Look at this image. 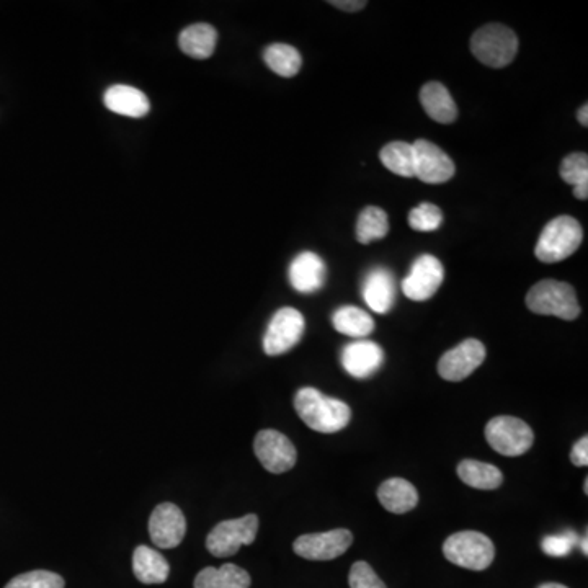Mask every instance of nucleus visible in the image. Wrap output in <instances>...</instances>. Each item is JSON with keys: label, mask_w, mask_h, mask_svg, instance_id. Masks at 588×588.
<instances>
[{"label": "nucleus", "mask_w": 588, "mask_h": 588, "mask_svg": "<svg viewBox=\"0 0 588 588\" xmlns=\"http://www.w3.org/2000/svg\"><path fill=\"white\" fill-rule=\"evenodd\" d=\"M577 543H579V538L574 531H566L562 535L546 536L541 541V549L544 554L551 557H566L572 553V549Z\"/></svg>", "instance_id": "nucleus-32"}, {"label": "nucleus", "mask_w": 588, "mask_h": 588, "mask_svg": "<svg viewBox=\"0 0 588 588\" xmlns=\"http://www.w3.org/2000/svg\"><path fill=\"white\" fill-rule=\"evenodd\" d=\"M250 575L236 566L224 564L219 567H206L196 575L195 588H249Z\"/></svg>", "instance_id": "nucleus-24"}, {"label": "nucleus", "mask_w": 588, "mask_h": 588, "mask_svg": "<svg viewBox=\"0 0 588 588\" xmlns=\"http://www.w3.org/2000/svg\"><path fill=\"white\" fill-rule=\"evenodd\" d=\"M577 118H579V121H580V123H582V126H588V105H587V103H585L584 107L580 108L579 115H577Z\"/></svg>", "instance_id": "nucleus-36"}, {"label": "nucleus", "mask_w": 588, "mask_h": 588, "mask_svg": "<svg viewBox=\"0 0 588 588\" xmlns=\"http://www.w3.org/2000/svg\"><path fill=\"white\" fill-rule=\"evenodd\" d=\"M587 538L588 535L585 533L584 538L579 539L580 549H582V553H584L585 556L588 554Z\"/></svg>", "instance_id": "nucleus-37"}, {"label": "nucleus", "mask_w": 588, "mask_h": 588, "mask_svg": "<svg viewBox=\"0 0 588 588\" xmlns=\"http://www.w3.org/2000/svg\"><path fill=\"white\" fill-rule=\"evenodd\" d=\"M471 51L486 66L494 69L508 66L518 53L517 33L500 23H490L474 33Z\"/></svg>", "instance_id": "nucleus-4"}, {"label": "nucleus", "mask_w": 588, "mask_h": 588, "mask_svg": "<svg viewBox=\"0 0 588 588\" xmlns=\"http://www.w3.org/2000/svg\"><path fill=\"white\" fill-rule=\"evenodd\" d=\"M538 588H567V587H564V585H561V584H543V585H539Z\"/></svg>", "instance_id": "nucleus-38"}, {"label": "nucleus", "mask_w": 588, "mask_h": 588, "mask_svg": "<svg viewBox=\"0 0 588 588\" xmlns=\"http://www.w3.org/2000/svg\"><path fill=\"white\" fill-rule=\"evenodd\" d=\"M365 303L378 314L391 311L396 301V283L391 273L384 268H376L368 273L363 285Z\"/></svg>", "instance_id": "nucleus-17"}, {"label": "nucleus", "mask_w": 588, "mask_h": 588, "mask_svg": "<svg viewBox=\"0 0 588 588\" xmlns=\"http://www.w3.org/2000/svg\"><path fill=\"white\" fill-rule=\"evenodd\" d=\"M133 571L141 584H164L169 579L170 566L156 549L139 546L133 554Z\"/></svg>", "instance_id": "nucleus-21"}, {"label": "nucleus", "mask_w": 588, "mask_h": 588, "mask_svg": "<svg viewBox=\"0 0 588 588\" xmlns=\"http://www.w3.org/2000/svg\"><path fill=\"white\" fill-rule=\"evenodd\" d=\"M379 159L386 169L391 170L392 174L404 177V179L414 177L415 157L412 144L402 143V141L389 143L379 152Z\"/></svg>", "instance_id": "nucleus-27"}, {"label": "nucleus", "mask_w": 588, "mask_h": 588, "mask_svg": "<svg viewBox=\"0 0 588 588\" xmlns=\"http://www.w3.org/2000/svg\"><path fill=\"white\" fill-rule=\"evenodd\" d=\"M259 531V517L250 513L236 520L218 523L206 538V548L214 557H231L242 548L254 543Z\"/></svg>", "instance_id": "nucleus-6"}, {"label": "nucleus", "mask_w": 588, "mask_h": 588, "mask_svg": "<svg viewBox=\"0 0 588 588\" xmlns=\"http://www.w3.org/2000/svg\"><path fill=\"white\" fill-rule=\"evenodd\" d=\"M526 306L541 316H556L564 321H574L580 314L579 301L569 283L541 280L526 294Z\"/></svg>", "instance_id": "nucleus-2"}, {"label": "nucleus", "mask_w": 588, "mask_h": 588, "mask_svg": "<svg viewBox=\"0 0 588 588\" xmlns=\"http://www.w3.org/2000/svg\"><path fill=\"white\" fill-rule=\"evenodd\" d=\"M255 456L268 473L283 474L294 468L298 453L290 438L277 430H262L255 437Z\"/></svg>", "instance_id": "nucleus-10"}, {"label": "nucleus", "mask_w": 588, "mask_h": 588, "mask_svg": "<svg viewBox=\"0 0 588 588\" xmlns=\"http://www.w3.org/2000/svg\"><path fill=\"white\" fill-rule=\"evenodd\" d=\"M5 588H64V579L54 572L32 571L17 575Z\"/></svg>", "instance_id": "nucleus-31"}, {"label": "nucleus", "mask_w": 588, "mask_h": 588, "mask_svg": "<svg viewBox=\"0 0 588 588\" xmlns=\"http://www.w3.org/2000/svg\"><path fill=\"white\" fill-rule=\"evenodd\" d=\"M326 275V263L314 252L299 254L290 265V283L298 293L312 294L322 290Z\"/></svg>", "instance_id": "nucleus-16"}, {"label": "nucleus", "mask_w": 588, "mask_h": 588, "mask_svg": "<svg viewBox=\"0 0 588 588\" xmlns=\"http://www.w3.org/2000/svg\"><path fill=\"white\" fill-rule=\"evenodd\" d=\"M378 499L388 512L396 515L410 512L419 504L417 489L402 477H392L383 482L378 489Z\"/></svg>", "instance_id": "nucleus-20"}, {"label": "nucleus", "mask_w": 588, "mask_h": 588, "mask_svg": "<svg viewBox=\"0 0 588 588\" xmlns=\"http://www.w3.org/2000/svg\"><path fill=\"white\" fill-rule=\"evenodd\" d=\"M216 43H218V32L208 23H196L180 33V49L195 59L210 58L216 49Z\"/></svg>", "instance_id": "nucleus-23"}, {"label": "nucleus", "mask_w": 588, "mask_h": 588, "mask_svg": "<svg viewBox=\"0 0 588 588\" xmlns=\"http://www.w3.org/2000/svg\"><path fill=\"white\" fill-rule=\"evenodd\" d=\"M584 490H585V494H588V477H587V479H585V482H584Z\"/></svg>", "instance_id": "nucleus-39"}, {"label": "nucleus", "mask_w": 588, "mask_h": 588, "mask_svg": "<svg viewBox=\"0 0 588 588\" xmlns=\"http://www.w3.org/2000/svg\"><path fill=\"white\" fill-rule=\"evenodd\" d=\"M187 533V520L174 504L157 505L149 520V535L157 548H177Z\"/></svg>", "instance_id": "nucleus-14"}, {"label": "nucleus", "mask_w": 588, "mask_h": 588, "mask_svg": "<svg viewBox=\"0 0 588 588\" xmlns=\"http://www.w3.org/2000/svg\"><path fill=\"white\" fill-rule=\"evenodd\" d=\"M353 536L348 530H330L326 533H312L299 536L294 541V553L308 561H334L347 553L352 546Z\"/></svg>", "instance_id": "nucleus-9"}, {"label": "nucleus", "mask_w": 588, "mask_h": 588, "mask_svg": "<svg viewBox=\"0 0 588 588\" xmlns=\"http://www.w3.org/2000/svg\"><path fill=\"white\" fill-rule=\"evenodd\" d=\"M443 554L455 566L469 571H486L494 562V543L479 531H459L443 544Z\"/></svg>", "instance_id": "nucleus-5"}, {"label": "nucleus", "mask_w": 588, "mask_h": 588, "mask_svg": "<svg viewBox=\"0 0 588 588\" xmlns=\"http://www.w3.org/2000/svg\"><path fill=\"white\" fill-rule=\"evenodd\" d=\"M294 409L304 424L319 433L340 432L352 419V409L345 402L316 388L299 389L294 396Z\"/></svg>", "instance_id": "nucleus-1"}, {"label": "nucleus", "mask_w": 588, "mask_h": 588, "mask_svg": "<svg viewBox=\"0 0 588 588\" xmlns=\"http://www.w3.org/2000/svg\"><path fill=\"white\" fill-rule=\"evenodd\" d=\"M414 147V177L425 183H445L455 175V162L437 144L419 139Z\"/></svg>", "instance_id": "nucleus-12"}, {"label": "nucleus", "mask_w": 588, "mask_h": 588, "mask_svg": "<svg viewBox=\"0 0 588 588\" xmlns=\"http://www.w3.org/2000/svg\"><path fill=\"white\" fill-rule=\"evenodd\" d=\"M350 588H388L383 580L379 579L378 574L373 571V567L365 561H358L350 569Z\"/></svg>", "instance_id": "nucleus-33"}, {"label": "nucleus", "mask_w": 588, "mask_h": 588, "mask_svg": "<svg viewBox=\"0 0 588 588\" xmlns=\"http://www.w3.org/2000/svg\"><path fill=\"white\" fill-rule=\"evenodd\" d=\"M584 241V231L572 216H559L543 229L536 244V259L557 263L569 259Z\"/></svg>", "instance_id": "nucleus-3"}, {"label": "nucleus", "mask_w": 588, "mask_h": 588, "mask_svg": "<svg viewBox=\"0 0 588 588\" xmlns=\"http://www.w3.org/2000/svg\"><path fill=\"white\" fill-rule=\"evenodd\" d=\"M445 278L440 260L433 255H420L410 270L409 277L402 281V293L412 301H427L437 293Z\"/></svg>", "instance_id": "nucleus-13"}, {"label": "nucleus", "mask_w": 588, "mask_h": 588, "mask_svg": "<svg viewBox=\"0 0 588 588\" xmlns=\"http://www.w3.org/2000/svg\"><path fill=\"white\" fill-rule=\"evenodd\" d=\"M441 223H443V213L437 205H432V203H420L409 213V226L414 231H437Z\"/></svg>", "instance_id": "nucleus-30"}, {"label": "nucleus", "mask_w": 588, "mask_h": 588, "mask_svg": "<svg viewBox=\"0 0 588 588\" xmlns=\"http://www.w3.org/2000/svg\"><path fill=\"white\" fill-rule=\"evenodd\" d=\"M420 103L427 115L441 125H451L458 118L455 100L440 82H428L422 87Z\"/></svg>", "instance_id": "nucleus-18"}, {"label": "nucleus", "mask_w": 588, "mask_h": 588, "mask_svg": "<svg viewBox=\"0 0 588 588\" xmlns=\"http://www.w3.org/2000/svg\"><path fill=\"white\" fill-rule=\"evenodd\" d=\"M458 476L466 486L479 490L499 489L504 474L494 464L481 463L476 459H464L458 464Z\"/></svg>", "instance_id": "nucleus-22"}, {"label": "nucleus", "mask_w": 588, "mask_h": 588, "mask_svg": "<svg viewBox=\"0 0 588 588\" xmlns=\"http://www.w3.org/2000/svg\"><path fill=\"white\" fill-rule=\"evenodd\" d=\"M389 221L386 211L378 206H368L361 211L357 223V239L361 244H371L388 236Z\"/></svg>", "instance_id": "nucleus-28"}, {"label": "nucleus", "mask_w": 588, "mask_h": 588, "mask_svg": "<svg viewBox=\"0 0 588 588\" xmlns=\"http://www.w3.org/2000/svg\"><path fill=\"white\" fill-rule=\"evenodd\" d=\"M306 321L298 309L281 308L275 312L263 337V350L270 357L290 352L303 339Z\"/></svg>", "instance_id": "nucleus-8"}, {"label": "nucleus", "mask_w": 588, "mask_h": 588, "mask_svg": "<svg viewBox=\"0 0 588 588\" xmlns=\"http://www.w3.org/2000/svg\"><path fill=\"white\" fill-rule=\"evenodd\" d=\"M561 177L564 182L574 185L575 198H588V156L585 152H574L562 161Z\"/></svg>", "instance_id": "nucleus-29"}, {"label": "nucleus", "mask_w": 588, "mask_h": 588, "mask_svg": "<svg viewBox=\"0 0 588 588\" xmlns=\"http://www.w3.org/2000/svg\"><path fill=\"white\" fill-rule=\"evenodd\" d=\"M330 5H334L337 9L345 10V12H358V10L365 9V0H335V2H329Z\"/></svg>", "instance_id": "nucleus-35"}, {"label": "nucleus", "mask_w": 588, "mask_h": 588, "mask_svg": "<svg viewBox=\"0 0 588 588\" xmlns=\"http://www.w3.org/2000/svg\"><path fill=\"white\" fill-rule=\"evenodd\" d=\"M332 326L340 334L365 339L375 330V321L368 312L355 306H343L332 316Z\"/></svg>", "instance_id": "nucleus-25"}, {"label": "nucleus", "mask_w": 588, "mask_h": 588, "mask_svg": "<svg viewBox=\"0 0 588 588\" xmlns=\"http://www.w3.org/2000/svg\"><path fill=\"white\" fill-rule=\"evenodd\" d=\"M383 363V348L370 340H358L343 348L342 365L348 375L353 378H370L383 366Z\"/></svg>", "instance_id": "nucleus-15"}, {"label": "nucleus", "mask_w": 588, "mask_h": 588, "mask_svg": "<svg viewBox=\"0 0 588 588\" xmlns=\"http://www.w3.org/2000/svg\"><path fill=\"white\" fill-rule=\"evenodd\" d=\"M486 440L500 455L522 456L530 451L535 435L522 419L500 415L487 424Z\"/></svg>", "instance_id": "nucleus-7"}, {"label": "nucleus", "mask_w": 588, "mask_h": 588, "mask_svg": "<svg viewBox=\"0 0 588 588\" xmlns=\"http://www.w3.org/2000/svg\"><path fill=\"white\" fill-rule=\"evenodd\" d=\"M571 461L577 468H585L588 464V438H580L572 448Z\"/></svg>", "instance_id": "nucleus-34"}, {"label": "nucleus", "mask_w": 588, "mask_h": 588, "mask_svg": "<svg viewBox=\"0 0 588 588\" xmlns=\"http://www.w3.org/2000/svg\"><path fill=\"white\" fill-rule=\"evenodd\" d=\"M105 105L116 115L141 118L149 113V98L141 90L130 85H113L105 92Z\"/></svg>", "instance_id": "nucleus-19"}, {"label": "nucleus", "mask_w": 588, "mask_h": 588, "mask_svg": "<svg viewBox=\"0 0 588 588\" xmlns=\"http://www.w3.org/2000/svg\"><path fill=\"white\" fill-rule=\"evenodd\" d=\"M486 360V347L476 339L464 340L458 347L451 348L438 361V375L446 381H463Z\"/></svg>", "instance_id": "nucleus-11"}, {"label": "nucleus", "mask_w": 588, "mask_h": 588, "mask_svg": "<svg viewBox=\"0 0 588 588\" xmlns=\"http://www.w3.org/2000/svg\"><path fill=\"white\" fill-rule=\"evenodd\" d=\"M267 66L281 77H294L303 64V58L298 49L285 43H275L268 46L263 53Z\"/></svg>", "instance_id": "nucleus-26"}]
</instances>
